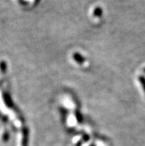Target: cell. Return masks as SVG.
Listing matches in <instances>:
<instances>
[{
	"mask_svg": "<svg viewBox=\"0 0 145 146\" xmlns=\"http://www.w3.org/2000/svg\"><path fill=\"white\" fill-rule=\"evenodd\" d=\"M73 57L74 59H75V61L78 62L79 63H82L83 62H84V58H83L80 54H75L73 55Z\"/></svg>",
	"mask_w": 145,
	"mask_h": 146,
	"instance_id": "obj_2",
	"label": "cell"
},
{
	"mask_svg": "<svg viewBox=\"0 0 145 146\" xmlns=\"http://www.w3.org/2000/svg\"><path fill=\"white\" fill-rule=\"evenodd\" d=\"M144 73H145V68H144Z\"/></svg>",
	"mask_w": 145,
	"mask_h": 146,
	"instance_id": "obj_4",
	"label": "cell"
},
{
	"mask_svg": "<svg viewBox=\"0 0 145 146\" xmlns=\"http://www.w3.org/2000/svg\"><path fill=\"white\" fill-rule=\"evenodd\" d=\"M138 80H139L140 83H141V85H142V88H143L144 91V93H145V77L143 76H139V78H138Z\"/></svg>",
	"mask_w": 145,
	"mask_h": 146,
	"instance_id": "obj_3",
	"label": "cell"
},
{
	"mask_svg": "<svg viewBox=\"0 0 145 146\" xmlns=\"http://www.w3.org/2000/svg\"><path fill=\"white\" fill-rule=\"evenodd\" d=\"M28 131L27 129L24 130V132H23V137H22V146H28Z\"/></svg>",
	"mask_w": 145,
	"mask_h": 146,
	"instance_id": "obj_1",
	"label": "cell"
},
{
	"mask_svg": "<svg viewBox=\"0 0 145 146\" xmlns=\"http://www.w3.org/2000/svg\"><path fill=\"white\" fill-rule=\"evenodd\" d=\"M91 146H94V145H91Z\"/></svg>",
	"mask_w": 145,
	"mask_h": 146,
	"instance_id": "obj_5",
	"label": "cell"
}]
</instances>
